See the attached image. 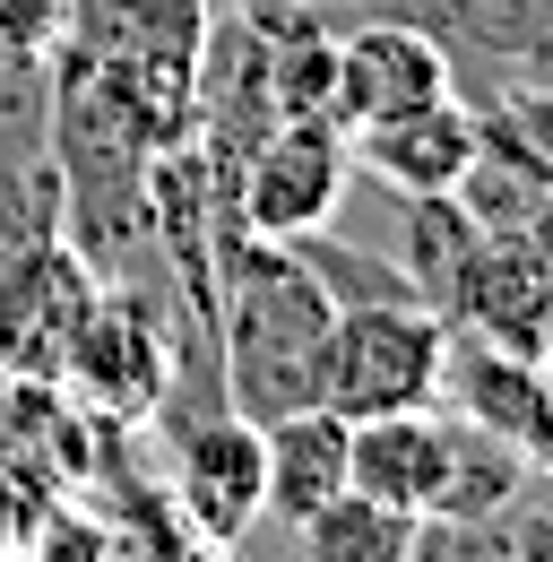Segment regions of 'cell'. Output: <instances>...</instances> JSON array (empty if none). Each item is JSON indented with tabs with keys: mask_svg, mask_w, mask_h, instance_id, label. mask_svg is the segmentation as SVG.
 Segmentation results:
<instances>
[{
	"mask_svg": "<svg viewBox=\"0 0 553 562\" xmlns=\"http://www.w3.org/2000/svg\"><path fill=\"white\" fill-rule=\"evenodd\" d=\"M216 372L234 416L269 424L294 407H320V355H329V321L338 303L320 278L294 260V243L269 234H234L216 260Z\"/></svg>",
	"mask_w": 553,
	"mask_h": 562,
	"instance_id": "obj_1",
	"label": "cell"
},
{
	"mask_svg": "<svg viewBox=\"0 0 553 562\" xmlns=\"http://www.w3.org/2000/svg\"><path fill=\"white\" fill-rule=\"evenodd\" d=\"M441 347H450V321L432 303H354V312L329 321L320 407L346 424L432 407L441 398Z\"/></svg>",
	"mask_w": 553,
	"mask_h": 562,
	"instance_id": "obj_2",
	"label": "cell"
},
{
	"mask_svg": "<svg viewBox=\"0 0 553 562\" xmlns=\"http://www.w3.org/2000/svg\"><path fill=\"white\" fill-rule=\"evenodd\" d=\"M354 182V147L329 113H276L260 147L234 165V225L242 234H269V243H294L312 225H329Z\"/></svg>",
	"mask_w": 553,
	"mask_h": 562,
	"instance_id": "obj_3",
	"label": "cell"
},
{
	"mask_svg": "<svg viewBox=\"0 0 553 562\" xmlns=\"http://www.w3.org/2000/svg\"><path fill=\"white\" fill-rule=\"evenodd\" d=\"M207 18H216V0H69V26L53 53L131 78V87H147L156 104H173L191 122V78H200Z\"/></svg>",
	"mask_w": 553,
	"mask_h": 562,
	"instance_id": "obj_4",
	"label": "cell"
},
{
	"mask_svg": "<svg viewBox=\"0 0 553 562\" xmlns=\"http://www.w3.org/2000/svg\"><path fill=\"white\" fill-rule=\"evenodd\" d=\"M424 26L450 53V95H501L519 78H553V0H346Z\"/></svg>",
	"mask_w": 553,
	"mask_h": 562,
	"instance_id": "obj_5",
	"label": "cell"
},
{
	"mask_svg": "<svg viewBox=\"0 0 553 562\" xmlns=\"http://www.w3.org/2000/svg\"><path fill=\"white\" fill-rule=\"evenodd\" d=\"M165 432V502L173 519L200 537L207 554H225L260 510H269V485H260V424L234 416V407H207V416L156 424Z\"/></svg>",
	"mask_w": 553,
	"mask_h": 562,
	"instance_id": "obj_6",
	"label": "cell"
},
{
	"mask_svg": "<svg viewBox=\"0 0 553 562\" xmlns=\"http://www.w3.org/2000/svg\"><path fill=\"white\" fill-rule=\"evenodd\" d=\"M432 95H450V53L424 26L381 18V9H346L329 26V104L320 113L338 122L346 139L372 131V122H390V113L432 104Z\"/></svg>",
	"mask_w": 553,
	"mask_h": 562,
	"instance_id": "obj_7",
	"label": "cell"
},
{
	"mask_svg": "<svg viewBox=\"0 0 553 562\" xmlns=\"http://www.w3.org/2000/svg\"><path fill=\"white\" fill-rule=\"evenodd\" d=\"M87 312H95V269L53 234L44 251H26L18 278L0 285V372L9 381H61Z\"/></svg>",
	"mask_w": 553,
	"mask_h": 562,
	"instance_id": "obj_8",
	"label": "cell"
},
{
	"mask_svg": "<svg viewBox=\"0 0 553 562\" xmlns=\"http://www.w3.org/2000/svg\"><path fill=\"white\" fill-rule=\"evenodd\" d=\"M354 173L381 182V191H407V200H441L467 182V165L484 156V131H476V104L467 95H432L415 113H390L372 131H354Z\"/></svg>",
	"mask_w": 553,
	"mask_h": 562,
	"instance_id": "obj_9",
	"label": "cell"
},
{
	"mask_svg": "<svg viewBox=\"0 0 553 562\" xmlns=\"http://www.w3.org/2000/svg\"><path fill=\"white\" fill-rule=\"evenodd\" d=\"M432 407L484 424V432H510V441H537V424L553 407V363H537L519 347H493L476 329H450V347H441V398Z\"/></svg>",
	"mask_w": 553,
	"mask_h": 562,
	"instance_id": "obj_10",
	"label": "cell"
},
{
	"mask_svg": "<svg viewBox=\"0 0 553 562\" xmlns=\"http://www.w3.org/2000/svg\"><path fill=\"white\" fill-rule=\"evenodd\" d=\"M346 485L424 519L432 485H441V407H398V416L346 424Z\"/></svg>",
	"mask_w": 553,
	"mask_h": 562,
	"instance_id": "obj_11",
	"label": "cell"
},
{
	"mask_svg": "<svg viewBox=\"0 0 553 562\" xmlns=\"http://www.w3.org/2000/svg\"><path fill=\"white\" fill-rule=\"evenodd\" d=\"M260 485H269V519H312L329 493H346V416L329 407H294V416L260 424Z\"/></svg>",
	"mask_w": 553,
	"mask_h": 562,
	"instance_id": "obj_12",
	"label": "cell"
},
{
	"mask_svg": "<svg viewBox=\"0 0 553 562\" xmlns=\"http://www.w3.org/2000/svg\"><path fill=\"white\" fill-rule=\"evenodd\" d=\"M528 485H537L528 441L484 432V424H467V416H441V485H432V510H424V519H501Z\"/></svg>",
	"mask_w": 553,
	"mask_h": 562,
	"instance_id": "obj_13",
	"label": "cell"
},
{
	"mask_svg": "<svg viewBox=\"0 0 553 562\" xmlns=\"http://www.w3.org/2000/svg\"><path fill=\"white\" fill-rule=\"evenodd\" d=\"M415 510H390L372 493H329L312 519H294V562H415Z\"/></svg>",
	"mask_w": 553,
	"mask_h": 562,
	"instance_id": "obj_14",
	"label": "cell"
},
{
	"mask_svg": "<svg viewBox=\"0 0 553 562\" xmlns=\"http://www.w3.org/2000/svg\"><path fill=\"white\" fill-rule=\"evenodd\" d=\"M294 260L320 278V294L338 303V312H354V303H424L415 294V278L381 251V243H354V234H338V225H312V234H294Z\"/></svg>",
	"mask_w": 553,
	"mask_h": 562,
	"instance_id": "obj_15",
	"label": "cell"
},
{
	"mask_svg": "<svg viewBox=\"0 0 553 562\" xmlns=\"http://www.w3.org/2000/svg\"><path fill=\"white\" fill-rule=\"evenodd\" d=\"M484 156H501L510 173H528L537 191H553V78H519L501 95L476 104Z\"/></svg>",
	"mask_w": 553,
	"mask_h": 562,
	"instance_id": "obj_16",
	"label": "cell"
},
{
	"mask_svg": "<svg viewBox=\"0 0 553 562\" xmlns=\"http://www.w3.org/2000/svg\"><path fill=\"white\" fill-rule=\"evenodd\" d=\"M44 139H53V70L26 53H0V173L44 165Z\"/></svg>",
	"mask_w": 553,
	"mask_h": 562,
	"instance_id": "obj_17",
	"label": "cell"
},
{
	"mask_svg": "<svg viewBox=\"0 0 553 562\" xmlns=\"http://www.w3.org/2000/svg\"><path fill=\"white\" fill-rule=\"evenodd\" d=\"M61 234V182H53V156L26 165V173H0V285L26 269V251H44Z\"/></svg>",
	"mask_w": 553,
	"mask_h": 562,
	"instance_id": "obj_18",
	"label": "cell"
},
{
	"mask_svg": "<svg viewBox=\"0 0 553 562\" xmlns=\"http://www.w3.org/2000/svg\"><path fill=\"white\" fill-rule=\"evenodd\" d=\"M69 26V0H0V53H26L44 61Z\"/></svg>",
	"mask_w": 553,
	"mask_h": 562,
	"instance_id": "obj_19",
	"label": "cell"
},
{
	"mask_svg": "<svg viewBox=\"0 0 553 562\" xmlns=\"http://www.w3.org/2000/svg\"><path fill=\"white\" fill-rule=\"evenodd\" d=\"M528 468H537V485H553V407L537 424V441H528Z\"/></svg>",
	"mask_w": 553,
	"mask_h": 562,
	"instance_id": "obj_20",
	"label": "cell"
}]
</instances>
